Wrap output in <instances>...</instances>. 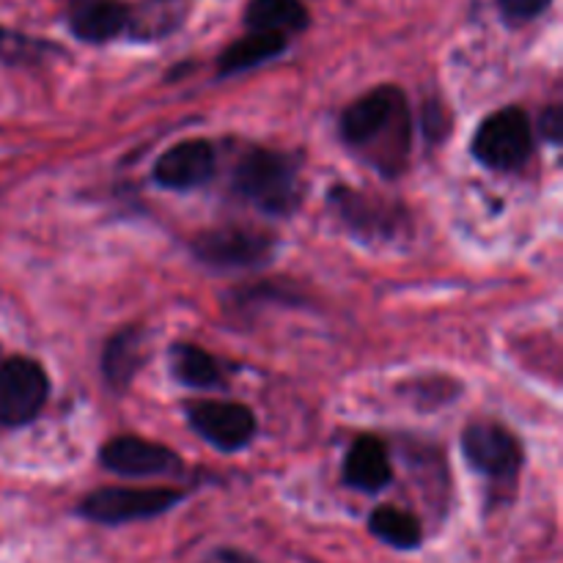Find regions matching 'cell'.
<instances>
[{
    "instance_id": "obj_18",
    "label": "cell",
    "mask_w": 563,
    "mask_h": 563,
    "mask_svg": "<svg viewBox=\"0 0 563 563\" xmlns=\"http://www.w3.org/2000/svg\"><path fill=\"white\" fill-rule=\"evenodd\" d=\"M170 374H174L176 383H181L185 388H198L209 390L218 388L223 383V374H220L218 361H214L209 352H203L196 344H176L170 350Z\"/></svg>"
},
{
    "instance_id": "obj_21",
    "label": "cell",
    "mask_w": 563,
    "mask_h": 563,
    "mask_svg": "<svg viewBox=\"0 0 563 563\" xmlns=\"http://www.w3.org/2000/svg\"><path fill=\"white\" fill-rule=\"evenodd\" d=\"M553 5V0H498V9L509 25H526Z\"/></svg>"
},
{
    "instance_id": "obj_6",
    "label": "cell",
    "mask_w": 563,
    "mask_h": 563,
    "mask_svg": "<svg viewBox=\"0 0 563 563\" xmlns=\"http://www.w3.org/2000/svg\"><path fill=\"white\" fill-rule=\"evenodd\" d=\"M192 253L212 269H256L273 262V234L247 225H223L192 240Z\"/></svg>"
},
{
    "instance_id": "obj_13",
    "label": "cell",
    "mask_w": 563,
    "mask_h": 563,
    "mask_svg": "<svg viewBox=\"0 0 563 563\" xmlns=\"http://www.w3.org/2000/svg\"><path fill=\"white\" fill-rule=\"evenodd\" d=\"M346 487L357 489V493L377 495L383 493L385 487L394 478V471H390L388 449L383 445V440L372 438V434H363L352 443L350 454L344 460V473H341Z\"/></svg>"
},
{
    "instance_id": "obj_14",
    "label": "cell",
    "mask_w": 563,
    "mask_h": 563,
    "mask_svg": "<svg viewBox=\"0 0 563 563\" xmlns=\"http://www.w3.org/2000/svg\"><path fill=\"white\" fill-rule=\"evenodd\" d=\"M146 363V333L137 328H124L104 344L102 377L113 390L130 388L141 366Z\"/></svg>"
},
{
    "instance_id": "obj_15",
    "label": "cell",
    "mask_w": 563,
    "mask_h": 563,
    "mask_svg": "<svg viewBox=\"0 0 563 563\" xmlns=\"http://www.w3.org/2000/svg\"><path fill=\"white\" fill-rule=\"evenodd\" d=\"M190 11V0H141L130 5L126 36L132 42H157L179 31Z\"/></svg>"
},
{
    "instance_id": "obj_12",
    "label": "cell",
    "mask_w": 563,
    "mask_h": 563,
    "mask_svg": "<svg viewBox=\"0 0 563 563\" xmlns=\"http://www.w3.org/2000/svg\"><path fill=\"white\" fill-rule=\"evenodd\" d=\"M130 20V5L121 0H71L66 25L71 36L88 44H104L121 36Z\"/></svg>"
},
{
    "instance_id": "obj_5",
    "label": "cell",
    "mask_w": 563,
    "mask_h": 563,
    "mask_svg": "<svg viewBox=\"0 0 563 563\" xmlns=\"http://www.w3.org/2000/svg\"><path fill=\"white\" fill-rule=\"evenodd\" d=\"M185 500V493L168 487H102L88 495L77 511L97 526H126V522L154 520Z\"/></svg>"
},
{
    "instance_id": "obj_8",
    "label": "cell",
    "mask_w": 563,
    "mask_h": 563,
    "mask_svg": "<svg viewBox=\"0 0 563 563\" xmlns=\"http://www.w3.org/2000/svg\"><path fill=\"white\" fill-rule=\"evenodd\" d=\"M462 454L467 465L489 482H515L522 467V449L515 434L495 421H476L462 434Z\"/></svg>"
},
{
    "instance_id": "obj_9",
    "label": "cell",
    "mask_w": 563,
    "mask_h": 563,
    "mask_svg": "<svg viewBox=\"0 0 563 563\" xmlns=\"http://www.w3.org/2000/svg\"><path fill=\"white\" fill-rule=\"evenodd\" d=\"M185 416L192 432L223 454L247 449L256 438V416L236 401H192L185 407Z\"/></svg>"
},
{
    "instance_id": "obj_23",
    "label": "cell",
    "mask_w": 563,
    "mask_h": 563,
    "mask_svg": "<svg viewBox=\"0 0 563 563\" xmlns=\"http://www.w3.org/2000/svg\"><path fill=\"white\" fill-rule=\"evenodd\" d=\"M201 563H262V561H256L253 555L242 553V550L236 548H214L212 553H207V559Z\"/></svg>"
},
{
    "instance_id": "obj_22",
    "label": "cell",
    "mask_w": 563,
    "mask_h": 563,
    "mask_svg": "<svg viewBox=\"0 0 563 563\" xmlns=\"http://www.w3.org/2000/svg\"><path fill=\"white\" fill-rule=\"evenodd\" d=\"M539 126H542L544 141L553 143V146H561V141H563V110L559 108V104H553V108L544 110Z\"/></svg>"
},
{
    "instance_id": "obj_2",
    "label": "cell",
    "mask_w": 563,
    "mask_h": 563,
    "mask_svg": "<svg viewBox=\"0 0 563 563\" xmlns=\"http://www.w3.org/2000/svg\"><path fill=\"white\" fill-rule=\"evenodd\" d=\"M231 187L258 212L286 218L300 203V159L286 152L251 148L236 163Z\"/></svg>"
},
{
    "instance_id": "obj_4",
    "label": "cell",
    "mask_w": 563,
    "mask_h": 563,
    "mask_svg": "<svg viewBox=\"0 0 563 563\" xmlns=\"http://www.w3.org/2000/svg\"><path fill=\"white\" fill-rule=\"evenodd\" d=\"M471 152L489 170L506 174V170L522 168L533 154V126L526 110L509 104L487 115L476 130Z\"/></svg>"
},
{
    "instance_id": "obj_3",
    "label": "cell",
    "mask_w": 563,
    "mask_h": 563,
    "mask_svg": "<svg viewBox=\"0 0 563 563\" xmlns=\"http://www.w3.org/2000/svg\"><path fill=\"white\" fill-rule=\"evenodd\" d=\"M335 220L366 245H390L410 234V214L399 201L339 185L328 196Z\"/></svg>"
},
{
    "instance_id": "obj_10",
    "label": "cell",
    "mask_w": 563,
    "mask_h": 563,
    "mask_svg": "<svg viewBox=\"0 0 563 563\" xmlns=\"http://www.w3.org/2000/svg\"><path fill=\"white\" fill-rule=\"evenodd\" d=\"M99 465L124 478L168 476L181 471V460L170 449L141 438H115L99 449Z\"/></svg>"
},
{
    "instance_id": "obj_19",
    "label": "cell",
    "mask_w": 563,
    "mask_h": 563,
    "mask_svg": "<svg viewBox=\"0 0 563 563\" xmlns=\"http://www.w3.org/2000/svg\"><path fill=\"white\" fill-rule=\"evenodd\" d=\"M368 531L394 550H418L423 542L421 522L399 506H379L368 515Z\"/></svg>"
},
{
    "instance_id": "obj_7",
    "label": "cell",
    "mask_w": 563,
    "mask_h": 563,
    "mask_svg": "<svg viewBox=\"0 0 563 563\" xmlns=\"http://www.w3.org/2000/svg\"><path fill=\"white\" fill-rule=\"evenodd\" d=\"M49 396V379L31 357H9L0 366V423L25 427L36 421Z\"/></svg>"
},
{
    "instance_id": "obj_11",
    "label": "cell",
    "mask_w": 563,
    "mask_h": 563,
    "mask_svg": "<svg viewBox=\"0 0 563 563\" xmlns=\"http://www.w3.org/2000/svg\"><path fill=\"white\" fill-rule=\"evenodd\" d=\"M214 163H218V152L203 137H192V141H181L163 152L154 163V181L165 190H196V187L207 185L214 176Z\"/></svg>"
},
{
    "instance_id": "obj_16",
    "label": "cell",
    "mask_w": 563,
    "mask_h": 563,
    "mask_svg": "<svg viewBox=\"0 0 563 563\" xmlns=\"http://www.w3.org/2000/svg\"><path fill=\"white\" fill-rule=\"evenodd\" d=\"M289 47V38L280 36V33H247V36L236 38L234 44L220 53L218 58V75L231 77L242 75L247 69H256V66L267 64V60L280 58Z\"/></svg>"
},
{
    "instance_id": "obj_1",
    "label": "cell",
    "mask_w": 563,
    "mask_h": 563,
    "mask_svg": "<svg viewBox=\"0 0 563 563\" xmlns=\"http://www.w3.org/2000/svg\"><path fill=\"white\" fill-rule=\"evenodd\" d=\"M341 141L388 179L407 170L412 148V115L399 86H379L355 99L339 119Z\"/></svg>"
},
{
    "instance_id": "obj_17",
    "label": "cell",
    "mask_w": 563,
    "mask_h": 563,
    "mask_svg": "<svg viewBox=\"0 0 563 563\" xmlns=\"http://www.w3.org/2000/svg\"><path fill=\"white\" fill-rule=\"evenodd\" d=\"M245 27L251 33H289L306 31L311 14L302 0H251L245 9Z\"/></svg>"
},
{
    "instance_id": "obj_20",
    "label": "cell",
    "mask_w": 563,
    "mask_h": 563,
    "mask_svg": "<svg viewBox=\"0 0 563 563\" xmlns=\"http://www.w3.org/2000/svg\"><path fill=\"white\" fill-rule=\"evenodd\" d=\"M64 55V47H58L49 38L27 36L22 31L0 25V64L5 66H38L44 60H53Z\"/></svg>"
}]
</instances>
